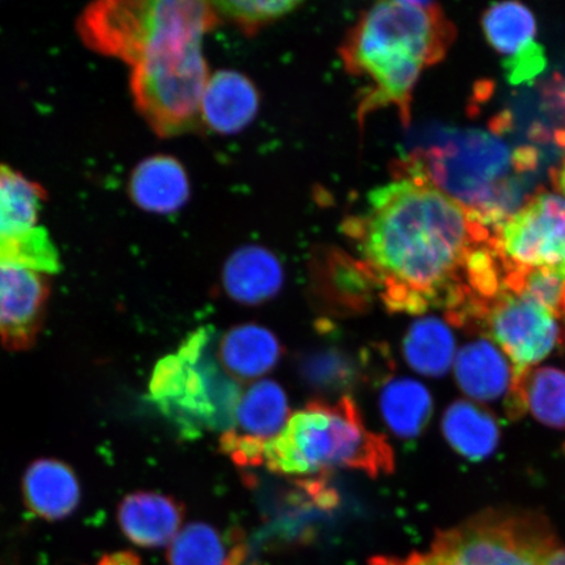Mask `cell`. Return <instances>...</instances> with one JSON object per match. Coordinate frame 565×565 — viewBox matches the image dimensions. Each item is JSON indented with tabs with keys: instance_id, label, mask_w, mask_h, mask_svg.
Instances as JSON below:
<instances>
[{
	"instance_id": "obj_17",
	"label": "cell",
	"mask_w": 565,
	"mask_h": 565,
	"mask_svg": "<svg viewBox=\"0 0 565 565\" xmlns=\"http://www.w3.org/2000/svg\"><path fill=\"white\" fill-rule=\"evenodd\" d=\"M223 286L232 300L259 306L277 296L285 280L280 260L266 247L243 246L225 263Z\"/></svg>"
},
{
	"instance_id": "obj_33",
	"label": "cell",
	"mask_w": 565,
	"mask_h": 565,
	"mask_svg": "<svg viewBox=\"0 0 565 565\" xmlns=\"http://www.w3.org/2000/svg\"><path fill=\"white\" fill-rule=\"evenodd\" d=\"M405 565H440L436 562L435 557L428 555H412L405 561Z\"/></svg>"
},
{
	"instance_id": "obj_13",
	"label": "cell",
	"mask_w": 565,
	"mask_h": 565,
	"mask_svg": "<svg viewBox=\"0 0 565 565\" xmlns=\"http://www.w3.org/2000/svg\"><path fill=\"white\" fill-rule=\"evenodd\" d=\"M185 518V508L159 492H134L118 505L117 521L134 545L158 548L171 545Z\"/></svg>"
},
{
	"instance_id": "obj_12",
	"label": "cell",
	"mask_w": 565,
	"mask_h": 565,
	"mask_svg": "<svg viewBox=\"0 0 565 565\" xmlns=\"http://www.w3.org/2000/svg\"><path fill=\"white\" fill-rule=\"evenodd\" d=\"M376 279L363 260L328 253L312 270V295L318 310L335 318L365 315L372 307Z\"/></svg>"
},
{
	"instance_id": "obj_18",
	"label": "cell",
	"mask_w": 565,
	"mask_h": 565,
	"mask_svg": "<svg viewBox=\"0 0 565 565\" xmlns=\"http://www.w3.org/2000/svg\"><path fill=\"white\" fill-rule=\"evenodd\" d=\"M134 203L145 211L171 214L190 196V182L181 162L167 154L148 158L134 169L129 182Z\"/></svg>"
},
{
	"instance_id": "obj_22",
	"label": "cell",
	"mask_w": 565,
	"mask_h": 565,
	"mask_svg": "<svg viewBox=\"0 0 565 565\" xmlns=\"http://www.w3.org/2000/svg\"><path fill=\"white\" fill-rule=\"evenodd\" d=\"M456 377L462 391L479 401L500 398L511 384L507 360L487 341L468 344L459 351Z\"/></svg>"
},
{
	"instance_id": "obj_4",
	"label": "cell",
	"mask_w": 565,
	"mask_h": 565,
	"mask_svg": "<svg viewBox=\"0 0 565 565\" xmlns=\"http://www.w3.org/2000/svg\"><path fill=\"white\" fill-rule=\"evenodd\" d=\"M264 465L281 476L310 478L350 469L376 478L393 470V451L384 436L366 428L355 402L344 395L310 402L291 415L266 445Z\"/></svg>"
},
{
	"instance_id": "obj_10",
	"label": "cell",
	"mask_w": 565,
	"mask_h": 565,
	"mask_svg": "<svg viewBox=\"0 0 565 565\" xmlns=\"http://www.w3.org/2000/svg\"><path fill=\"white\" fill-rule=\"evenodd\" d=\"M491 333L514 365L515 380L554 349L557 324L553 312L525 294L504 295L492 308Z\"/></svg>"
},
{
	"instance_id": "obj_14",
	"label": "cell",
	"mask_w": 565,
	"mask_h": 565,
	"mask_svg": "<svg viewBox=\"0 0 565 565\" xmlns=\"http://www.w3.org/2000/svg\"><path fill=\"white\" fill-rule=\"evenodd\" d=\"M23 500L26 510L45 521H61L76 511L82 490L75 471L60 459L42 458L25 470Z\"/></svg>"
},
{
	"instance_id": "obj_26",
	"label": "cell",
	"mask_w": 565,
	"mask_h": 565,
	"mask_svg": "<svg viewBox=\"0 0 565 565\" xmlns=\"http://www.w3.org/2000/svg\"><path fill=\"white\" fill-rule=\"evenodd\" d=\"M483 30L494 51L507 58L526 51L535 42L532 11L519 2L493 3L483 15Z\"/></svg>"
},
{
	"instance_id": "obj_15",
	"label": "cell",
	"mask_w": 565,
	"mask_h": 565,
	"mask_svg": "<svg viewBox=\"0 0 565 565\" xmlns=\"http://www.w3.org/2000/svg\"><path fill=\"white\" fill-rule=\"evenodd\" d=\"M259 94L249 77L222 70L210 76L202 97L201 118L210 129L231 136L256 118Z\"/></svg>"
},
{
	"instance_id": "obj_6",
	"label": "cell",
	"mask_w": 565,
	"mask_h": 565,
	"mask_svg": "<svg viewBox=\"0 0 565 565\" xmlns=\"http://www.w3.org/2000/svg\"><path fill=\"white\" fill-rule=\"evenodd\" d=\"M215 337L210 327L196 329L152 372L150 399L188 439L235 426L243 391L218 362Z\"/></svg>"
},
{
	"instance_id": "obj_11",
	"label": "cell",
	"mask_w": 565,
	"mask_h": 565,
	"mask_svg": "<svg viewBox=\"0 0 565 565\" xmlns=\"http://www.w3.org/2000/svg\"><path fill=\"white\" fill-rule=\"evenodd\" d=\"M47 274L0 265V343L10 350L31 348L46 313Z\"/></svg>"
},
{
	"instance_id": "obj_25",
	"label": "cell",
	"mask_w": 565,
	"mask_h": 565,
	"mask_svg": "<svg viewBox=\"0 0 565 565\" xmlns=\"http://www.w3.org/2000/svg\"><path fill=\"white\" fill-rule=\"evenodd\" d=\"M455 338L440 320L422 318L408 329L404 341V355L409 366L424 376L440 377L454 360Z\"/></svg>"
},
{
	"instance_id": "obj_28",
	"label": "cell",
	"mask_w": 565,
	"mask_h": 565,
	"mask_svg": "<svg viewBox=\"0 0 565 565\" xmlns=\"http://www.w3.org/2000/svg\"><path fill=\"white\" fill-rule=\"evenodd\" d=\"M218 18L227 19L239 28L245 34L253 35L263 30L267 24L273 23L291 13L301 4L291 0H252V2H215Z\"/></svg>"
},
{
	"instance_id": "obj_7",
	"label": "cell",
	"mask_w": 565,
	"mask_h": 565,
	"mask_svg": "<svg viewBox=\"0 0 565 565\" xmlns=\"http://www.w3.org/2000/svg\"><path fill=\"white\" fill-rule=\"evenodd\" d=\"M45 192L39 183L0 164V265L52 274L60 253L40 225Z\"/></svg>"
},
{
	"instance_id": "obj_31",
	"label": "cell",
	"mask_w": 565,
	"mask_h": 565,
	"mask_svg": "<svg viewBox=\"0 0 565 565\" xmlns=\"http://www.w3.org/2000/svg\"><path fill=\"white\" fill-rule=\"evenodd\" d=\"M95 565H141L140 557L130 550L104 554Z\"/></svg>"
},
{
	"instance_id": "obj_16",
	"label": "cell",
	"mask_w": 565,
	"mask_h": 565,
	"mask_svg": "<svg viewBox=\"0 0 565 565\" xmlns=\"http://www.w3.org/2000/svg\"><path fill=\"white\" fill-rule=\"evenodd\" d=\"M225 372L238 384L271 372L282 356L279 338L256 323L238 324L225 333L216 348Z\"/></svg>"
},
{
	"instance_id": "obj_27",
	"label": "cell",
	"mask_w": 565,
	"mask_h": 565,
	"mask_svg": "<svg viewBox=\"0 0 565 565\" xmlns=\"http://www.w3.org/2000/svg\"><path fill=\"white\" fill-rule=\"evenodd\" d=\"M522 397L536 419L565 429V372L540 369L521 380Z\"/></svg>"
},
{
	"instance_id": "obj_24",
	"label": "cell",
	"mask_w": 565,
	"mask_h": 565,
	"mask_svg": "<svg viewBox=\"0 0 565 565\" xmlns=\"http://www.w3.org/2000/svg\"><path fill=\"white\" fill-rule=\"evenodd\" d=\"M444 435L459 455L480 461L489 457L499 443V427L489 413L469 402L459 401L448 408L443 420Z\"/></svg>"
},
{
	"instance_id": "obj_9",
	"label": "cell",
	"mask_w": 565,
	"mask_h": 565,
	"mask_svg": "<svg viewBox=\"0 0 565 565\" xmlns=\"http://www.w3.org/2000/svg\"><path fill=\"white\" fill-rule=\"evenodd\" d=\"M504 249L525 270L553 268L565 275V200L541 194L504 225Z\"/></svg>"
},
{
	"instance_id": "obj_8",
	"label": "cell",
	"mask_w": 565,
	"mask_h": 565,
	"mask_svg": "<svg viewBox=\"0 0 565 565\" xmlns=\"http://www.w3.org/2000/svg\"><path fill=\"white\" fill-rule=\"evenodd\" d=\"M551 548L518 520L482 518L440 534L430 555L440 565H545Z\"/></svg>"
},
{
	"instance_id": "obj_23",
	"label": "cell",
	"mask_w": 565,
	"mask_h": 565,
	"mask_svg": "<svg viewBox=\"0 0 565 565\" xmlns=\"http://www.w3.org/2000/svg\"><path fill=\"white\" fill-rule=\"evenodd\" d=\"M379 406L388 429L405 440L418 437L433 415L429 392L409 379L388 381L380 393Z\"/></svg>"
},
{
	"instance_id": "obj_2",
	"label": "cell",
	"mask_w": 565,
	"mask_h": 565,
	"mask_svg": "<svg viewBox=\"0 0 565 565\" xmlns=\"http://www.w3.org/2000/svg\"><path fill=\"white\" fill-rule=\"evenodd\" d=\"M218 18L214 4L158 0L150 26L131 65L137 109L159 137L171 138L200 125L210 79L202 42Z\"/></svg>"
},
{
	"instance_id": "obj_30",
	"label": "cell",
	"mask_w": 565,
	"mask_h": 565,
	"mask_svg": "<svg viewBox=\"0 0 565 565\" xmlns=\"http://www.w3.org/2000/svg\"><path fill=\"white\" fill-rule=\"evenodd\" d=\"M507 79L514 86L532 82L546 67V56L543 47L536 42L530 45L526 51L512 56L503 62Z\"/></svg>"
},
{
	"instance_id": "obj_20",
	"label": "cell",
	"mask_w": 565,
	"mask_h": 565,
	"mask_svg": "<svg viewBox=\"0 0 565 565\" xmlns=\"http://www.w3.org/2000/svg\"><path fill=\"white\" fill-rule=\"evenodd\" d=\"M298 372L317 394L342 398L366 377V356L356 358L338 345H320L302 353Z\"/></svg>"
},
{
	"instance_id": "obj_5",
	"label": "cell",
	"mask_w": 565,
	"mask_h": 565,
	"mask_svg": "<svg viewBox=\"0 0 565 565\" xmlns=\"http://www.w3.org/2000/svg\"><path fill=\"white\" fill-rule=\"evenodd\" d=\"M402 168L418 173L459 204L472 209L482 224L518 207L524 185L510 177L513 153L503 140L480 130H440L439 140L416 151Z\"/></svg>"
},
{
	"instance_id": "obj_3",
	"label": "cell",
	"mask_w": 565,
	"mask_h": 565,
	"mask_svg": "<svg viewBox=\"0 0 565 565\" xmlns=\"http://www.w3.org/2000/svg\"><path fill=\"white\" fill-rule=\"evenodd\" d=\"M448 38L449 28L433 2L393 0L365 11L339 51L348 73L370 83L359 118L394 105L407 124L420 71L441 60Z\"/></svg>"
},
{
	"instance_id": "obj_21",
	"label": "cell",
	"mask_w": 565,
	"mask_h": 565,
	"mask_svg": "<svg viewBox=\"0 0 565 565\" xmlns=\"http://www.w3.org/2000/svg\"><path fill=\"white\" fill-rule=\"evenodd\" d=\"M245 556L242 534H222L203 522L181 529L168 548L171 565H242Z\"/></svg>"
},
{
	"instance_id": "obj_34",
	"label": "cell",
	"mask_w": 565,
	"mask_h": 565,
	"mask_svg": "<svg viewBox=\"0 0 565 565\" xmlns=\"http://www.w3.org/2000/svg\"><path fill=\"white\" fill-rule=\"evenodd\" d=\"M370 565H405V562L394 559V557L376 556L373 557Z\"/></svg>"
},
{
	"instance_id": "obj_1",
	"label": "cell",
	"mask_w": 565,
	"mask_h": 565,
	"mask_svg": "<svg viewBox=\"0 0 565 565\" xmlns=\"http://www.w3.org/2000/svg\"><path fill=\"white\" fill-rule=\"evenodd\" d=\"M372 190L363 214L345 218L392 312L422 313L450 281L465 258L469 238H482L461 204L414 172Z\"/></svg>"
},
{
	"instance_id": "obj_19",
	"label": "cell",
	"mask_w": 565,
	"mask_h": 565,
	"mask_svg": "<svg viewBox=\"0 0 565 565\" xmlns=\"http://www.w3.org/2000/svg\"><path fill=\"white\" fill-rule=\"evenodd\" d=\"M291 418L288 398L282 387L273 380L254 383L239 397L233 433L267 445L279 436Z\"/></svg>"
},
{
	"instance_id": "obj_32",
	"label": "cell",
	"mask_w": 565,
	"mask_h": 565,
	"mask_svg": "<svg viewBox=\"0 0 565 565\" xmlns=\"http://www.w3.org/2000/svg\"><path fill=\"white\" fill-rule=\"evenodd\" d=\"M545 565H565V548H551Z\"/></svg>"
},
{
	"instance_id": "obj_29",
	"label": "cell",
	"mask_w": 565,
	"mask_h": 565,
	"mask_svg": "<svg viewBox=\"0 0 565 565\" xmlns=\"http://www.w3.org/2000/svg\"><path fill=\"white\" fill-rule=\"evenodd\" d=\"M565 292V275L553 268H534L522 282V294L530 296L554 313Z\"/></svg>"
},
{
	"instance_id": "obj_35",
	"label": "cell",
	"mask_w": 565,
	"mask_h": 565,
	"mask_svg": "<svg viewBox=\"0 0 565 565\" xmlns=\"http://www.w3.org/2000/svg\"><path fill=\"white\" fill-rule=\"evenodd\" d=\"M556 183H557V185H559L562 192L565 194V161L561 169L559 174H557Z\"/></svg>"
}]
</instances>
